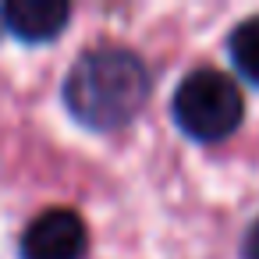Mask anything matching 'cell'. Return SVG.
<instances>
[{
  "instance_id": "6da1fadb",
  "label": "cell",
  "mask_w": 259,
  "mask_h": 259,
  "mask_svg": "<svg viewBox=\"0 0 259 259\" xmlns=\"http://www.w3.org/2000/svg\"><path fill=\"white\" fill-rule=\"evenodd\" d=\"M149 100V71L146 64L121 47L89 50L64 82L68 110L96 132H114L128 124Z\"/></svg>"
},
{
  "instance_id": "7a4b0ae2",
  "label": "cell",
  "mask_w": 259,
  "mask_h": 259,
  "mask_svg": "<svg viewBox=\"0 0 259 259\" xmlns=\"http://www.w3.org/2000/svg\"><path fill=\"white\" fill-rule=\"evenodd\" d=\"M245 114L241 89L217 68H199L174 93V124L195 142H224Z\"/></svg>"
},
{
  "instance_id": "3957f363",
  "label": "cell",
  "mask_w": 259,
  "mask_h": 259,
  "mask_svg": "<svg viewBox=\"0 0 259 259\" xmlns=\"http://www.w3.org/2000/svg\"><path fill=\"white\" fill-rule=\"evenodd\" d=\"M89 245L85 224L71 209L39 213L22 238V259H82Z\"/></svg>"
},
{
  "instance_id": "277c9868",
  "label": "cell",
  "mask_w": 259,
  "mask_h": 259,
  "mask_svg": "<svg viewBox=\"0 0 259 259\" xmlns=\"http://www.w3.org/2000/svg\"><path fill=\"white\" fill-rule=\"evenodd\" d=\"M71 8L64 0H11L4 4V25L25 43H50L64 32Z\"/></svg>"
},
{
  "instance_id": "5b68a950",
  "label": "cell",
  "mask_w": 259,
  "mask_h": 259,
  "mask_svg": "<svg viewBox=\"0 0 259 259\" xmlns=\"http://www.w3.org/2000/svg\"><path fill=\"white\" fill-rule=\"evenodd\" d=\"M227 50H231V61L238 68V75L248 78L252 85H259V15L255 18H245L231 32Z\"/></svg>"
},
{
  "instance_id": "8992f818",
  "label": "cell",
  "mask_w": 259,
  "mask_h": 259,
  "mask_svg": "<svg viewBox=\"0 0 259 259\" xmlns=\"http://www.w3.org/2000/svg\"><path fill=\"white\" fill-rule=\"evenodd\" d=\"M241 255H245V259H259V220L248 227V234H245V245H241Z\"/></svg>"
}]
</instances>
